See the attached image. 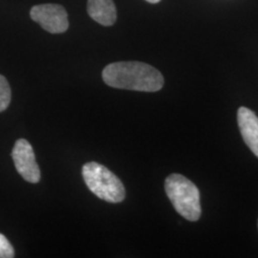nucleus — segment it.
Returning a JSON list of instances; mask_svg holds the SVG:
<instances>
[{
	"label": "nucleus",
	"instance_id": "1",
	"mask_svg": "<svg viewBox=\"0 0 258 258\" xmlns=\"http://www.w3.org/2000/svg\"><path fill=\"white\" fill-rule=\"evenodd\" d=\"M103 82L118 89L157 92L164 86L163 75L151 65L140 61H120L107 65L102 71Z\"/></svg>",
	"mask_w": 258,
	"mask_h": 258
},
{
	"label": "nucleus",
	"instance_id": "2",
	"mask_svg": "<svg viewBox=\"0 0 258 258\" xmlns=\"http://www.w3.org/2000/svg\"><path fill=\"white\" fill-rule=\"evenodd\" d=\"M165 189L176 212L184 219L191 222L200 219V192L190 180L181 174H171L166 179Z\"/></svg>",
	"mask_w": 258,
	"mask_h": 258
},
{
	"label": "nucleus",
	"instance_id": "3",
	"mask_svg": "<svg viewBox=\"0 0 258 258\" xmlns=\"http://www.w3.org/2000/svg\"><path fill=\"white\" fill-rule=\"evenodd\" d=\"M83 177L88 188L103 201L120 203L124 200L125 189L121 181L101 164L86 163L83 166Z\"/></svg>",
	"mask_w": 258,
	"mask_h": 258
},
{
	"label": "nucleus",
	"instance_id": "4",
	"mask_svg": "<svg viewBox=\"0 0 258 258\" xmlns=\"http://www.w3.org/2000/svg\"><path fill=\"white\" fill-rule=\"evenodd\" d=\"M31 19L51 34H61L69 27L64 8L57 4H41L30 11Z\"/></svg>",
	"mask_w": 258,
	"mask_h": 258
},
{
	"label": "nucleus",
	"instance_id": "5",
	"mask_svg": "<svg viewBox=\"0 0 258 258\" xmlns=\"http://www.w3.org/2000/svg\"><path fill=\"white\" fill-rule=\"evenodd\" d=\"M12 157L19 175L25 181L37 184L40 180V169L32 146L25 139H19L13 148Z\"/></svg>",
	"mask_w": 258,
	"mask_h": 258
},
{
	"label": "nucleus",
	"instance_id": "6",
	"mask_svg": "<svg viewBox=\"0 0 258 258\" xmlns=\"http://www.w3.org/2000/svg\"><path fill=\"white\" fill-rule=\"evenodd\" d=\"M237 122L244 142L258 158V117L247 107L237 111Z\"/></svg>",
	"mask_w": 258,
	"mask_h": 258
},
{
	"label": "nucleus",
	"instance_id": "7",
	"mask_svg": "<svg viewBox=\"0 0 258 258\" xmlns=\"http://www.w3.org/2000/svg\"><path fill=\"white\" fill-rule=\"evenodd\" d=\"M87 12L91 19L103 26H112L117 20L113 0H88Z\"/></svg>",
	"mask_w": 258,
	"mask_h": 258
},
{
	"label": "nucleus",
	"instance_id": "8",
	"mask_svg": "<svg viewBox=\"0 0 258 258\" xmlns=\"http://www.w3.org/2000/svg\"><path fill=\"white\" fill-rule=\"evenodd\" d=\"M12 99V91L7 79L0 75V112L6 110Z\"/></svg>",
	"mask_w": 258,
	"mask_h": 258
},
{
	"label": "nucleus",
	"instance_id": "9",
	"mask_svg": "<svg viewBox=\"0 0 258 258\" xmlns=\"http://www.w3.org/2000/svg\"><path fill=\"white\" fill-rule=\"evenodd\" d=\"M15 257V249L9 240L0 233V258Z\"/></svg>",
	"mask_w": 258,
	"mask_h": 258
},
{
	"label": "nucleus",
	"instance_id": "10",
	"mask_svg": "<svg viewBox=\"0 0 258 258\" xmlns=\"http://www.w3.org/2000/svg\"><path fill=\"white\" fill-rule=\"evenodd\" d=\"M146 1H148V2H149V3H152V4H155V3L160 2L161 0H146Z\"/></svg>",
	"mask_w": 258,
	"mask_h": 258
}]
</instances>
